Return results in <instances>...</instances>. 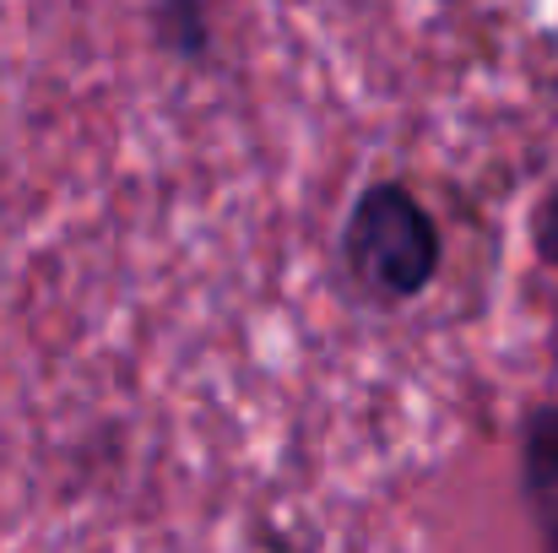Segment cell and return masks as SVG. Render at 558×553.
<instances>
[{
  "label": "cell",
  "instance_id": "1",
  "mask_svg": "<svg viewBox=\"0 0 558 553\" xmlns=\"http://www.w3.org/2000/svg\"><path fill=\"white\" fill-rule=\"evenodd\" d=\"M342 261L353 282L374 299H417L439 277V228L401 180H374L348 212Z\"/></svg>",
  "mask_w": 558,
  "mask_h": 553
},
{
  "label": "cell",
  "instance_id": "2",
  "mask_svg": "<svg viewBox=\"0 0 558 553\" xmlns=\"http://www.w3.org/2000/svg\"><path fill=\"white\" fill-rule=\"evenodd\" d=\"M521 505L543 553H558V401L537 407L521 429Z\"/></svg>",
  "mask_w": 558,
  "mask_h": 553
},
{
  "label": "cell",
  "instance_id": "3",
  "mask_svg": "<svg viewBox=\"0 0 558 553\" xmlns=\"http://www.w3.org/2000/svg\"><path fill=\"white\" fill-rule=\"evenodd\" d=\"M153 44L174 55L180 65H206L211 60V11L206 0H153L147 5Z\"/></svg>",
  "mask_w": 558,
  "mask_h": 553
},
{
  "label": "cell",
  "instance_id": "4",
  "mask_svg": "<svg viewBox=\"0 0 558 553\" xmlns=\"http://www.w3.org/2000/svg\"><path fill=\"white\" fill-rule=\"evenodd\" d=\"M532 244H537V255L558 266V184L537 201V212H532Z\"/></svg>",
  "mask_w": 558,
  "mask_h": 553
}]
</instances>
